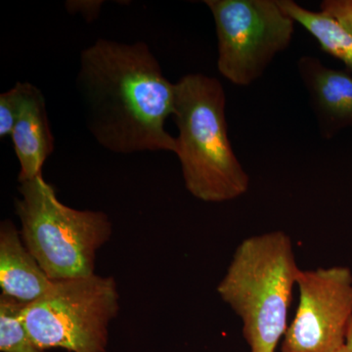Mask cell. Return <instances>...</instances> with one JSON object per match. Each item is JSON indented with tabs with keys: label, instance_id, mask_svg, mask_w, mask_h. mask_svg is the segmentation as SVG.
I'll return each mask as SVG.
<instances>
[{
	"label": "cell",
	"instance_id": "obj_1",
	"mask_svg": "<svg viewBox=\"0 0 352 352\" xmlns=\"http://www.w3.org/2000/svg\"><path fill=\"white\" fill-rule=\"evenodd\" d=\"M76 88L95 140L116 154L176 153L164 124L175 113V83L144 43L100 38L80 53Z\"/></svg>",
	"mask_w": 352,
	"mask_h": 352
},
{
	"label": "cell",
	"instance_id": "obj_2",
	"mask_svg": "<svg viewBox=\"0 0 352 352\" xmlns=\"http://www.w3.org/2000/svg\"><path fill=\"white\" fill-rule=\"evenodd\" d=\"M226 108L224 88L212 76L188 74L175 83V155L186 189L208 203L235 200L250 187L229 141Z\"/></svg>",
	"mask_w": 352,
	"mask_h": 352
},
{
	"label": "cell",
	"instance_id": "obj_3",
	"mask_svg": "<svg viewBox=\"0 0 352 352\" xmlns=\"http://www.w3.org/2000/svg\"><path fill=\"white\" fill-rule=\"evenodd\" d=\"M300 271L283 231L252 236L238 245L217 293L242 320L251 352H275L284 338Z\"/></svg>",
	"mask_w": 352,
	"mask_h": 352
},
{
	"label": "cell",
	"instance_id": "obj_4",
	"mask_svg": "<svg viewBox=\"0 0 352 352\" xmlns=\"http://www.w3.org/2000/svg\"><path fill=\"white\" fill-rule=\"evenodd\" d=\"M19 192L21 238L48 278L60 281L94 275L97 251L112 234L108 215L64 205L43 175L20 183Z\"/></svg>",
	"mask_w": 352,
	"mask_h": 352
},
{
	"label": "cell",
	"instance_id": "obj_5",
	"mask_svg": "<svg viewBox=\"0 0 352 352\" xmlns=\"http://www.w3.org/2000/svg\"><path fill=\"white\" fill-rule=\"evenodd\" d=\"M119 308L115 279L94 274L53 281L45 295L25 305L23 321L43 351L106 352Z\"/></svg>",
	"mask_w": 352,
	"mask_h": 352
},
{
	"label": "cell",
	"instance_id": "obj_6",
	"mask_svg": "<svg viewBox=\"0 0 352 352\" xmlns=\"http://www.w3.org/2000/svg\"><path fill=\"white\" fill-rule=\"evenodd\" d=\"M217 36V69L226 80L248 87L263 75L293 38L295 21L277 0H206Z\"/></svg>",
	"mask_w": 352,
	"mask_h": 352
},
{
	"label": "cell",
	"instance_id": "obj_7",
	"mask_svg": "<svg viewBox=\"0 0 352 352\" xmlns=\"http://www.w3.org/2000/svg\"><path fill=\"white\" fill-rule=\"evenodd\" d=\"M300 302L282 352H337L352 322V272L346 266L302 270Z\"/></svg>",
	"mask_w": 352,
	"mask_h": 352
},
{
	"label": "cell",
	"instance_id": "obj_8",
	"mask_svg": "<svg viewBox=\"0 0 352 352\" xmlns=\"http://www.w3.org/2000/svg\"><path fill=\"white\" fill-rule=\"evenodd\" d=\"M298 68L322 135L332 138L352 127L351 74L329 68L312 56L300 58Z\"/></svg>",
	"mask_w": 352,
	"mask_h": 352
},
{
	"label": "cell",
	"instance_id": "obj_9",
	"mask_svg": "<svg viewBox=\"0 0 352 352\" xmlns=\"http://www.w3.org/2000/svg\"><path fill=\"white\" fill-rule=\"evenodd\" d=\"M11 139L20 164L19 182L43 175L44 163L54 151V136L43 91L31 82H23L22 104Z\"/></svg>",
	"mask_w": 352,
	"mask_h": 352
},
{
	"label": "cell",
	"instance_id": "obj_10",
	"mask_svg": "<svg viewBox=\"0 0 352 352\" xmlns=\"http://www.w3.org/2000/svg\"><path fill=\"white\" fill-rule=\"evenodd\" d=\"M53 281L28 251L13 222L0 226V287L2 295L30 305L47 293Z\"/></svg>",
	"mask_w": 352,
	"mask_h": 352
},
{
	"label": "cell",
	"instance_id": "obj_11",
	"mask_svg": "<svg viewBox=\"0 0 352 352\" xmlns=\"http://www.w3.org/2000/svg\"><path fill=\"white\" fill-rule=\"evenodd\" d=\"M289 17L302 25L320 44L322 50L339 59L352 75V34L339 22L323 12H315L293 0H277Z\"/></svg>",
	"mask_w": 352,
	"mask_h": 352
},
{
	"label": "cell",
	"instance_id": "obj_12",
	"mask_svg": "<svg viewBox=\"0 0 352 352\" xmlns=\"http://www.w3.org/2000/svg\"><path fill=\"white\" fill-rule=\"evenodd\" d=\"M25 303L9 296H0V351L45 352L39 349L23 321Z\"/></svg>",
	"mask_w": 352,
	"mask_h": 352
},
{
	"label": "cell",
	"instance_id": "obj_13",
	"mask_svg": "<svg viewBox=\"0 0 352 352\" xmlns=\"http://www.w3.org/2000/svg\"><path fill=\"white\" fill-rule=\"evenodd\" d=\"M23 99V82H17L12 88L0 95V138L11 135Z\"/></svg>",
	"mask_w": 352,
	"mask_h": 352
},
{
	"label": "cell",
	"instance_id": "obj_14",
	"mask_svg": "<svg viewBox=\"0 0 352 352\" xmlns=\"http://www.w3.org/2000/svg\"><path fill=\"white\" fill-rule=\"evenodd\" d=\"M320 11L333 18L352 34V0H324Z\"/></svg>",
	"mask_w": 352,
	"mask_h": 352
},
{
	"label": "cell",
	"instance_id": "obj_15",
	"mask_svg": "<svg viewBox=\"0 0 352 352\" xmlns=\"http://www.w3.org/2000/svg\"><path fill=\"white\" fill-rule=\"evenodd\" d=\"M104 1L100 0H80V1H67L66 8L69 13L80 14L88 21L92 22L98 17Z\"/></svg>",
	"mask_w": 352,
	"mask_h": 352
},
{
	"label": "cell",
	"instance_id": "obj_16",
	"mask_svg": "<svg viewBox=\"0 0 352 352\" xmlns=\"http://www.w3.org/2000/svg\"><path fill=\"white\" fill-rule=\"evenodd\" d=\"M337 352H352V322L349 333H347L346 342Z\"/></svg>",
	"mask_w": 352,
	"mask_h": 352
}]
</instances>
